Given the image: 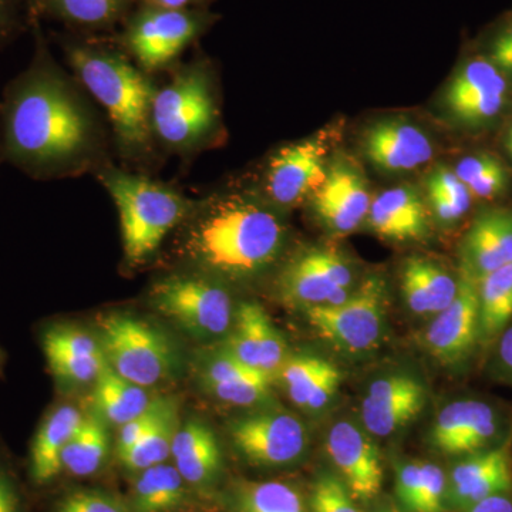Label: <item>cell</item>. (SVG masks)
<instances>
[{
  "label": "cell",
  "instance_id": "obj_1",
  "mask_svg": "<svg viewBox=\"0 0 512 512\" xmlns=\"http://www.w3.org/2000/svg\"><path fill=\"white\" fill-rule=\"evenodd\" d=\"M35 49L0 99V158L37 181L99 173L114 148L106 117L67 72L33 20Z\"/></svg>",
  "mask_w": 512,
  "mask_h": 512
},
{
  "label": "cell",
  "instance_id": "obj_2",
  "mask_svg": "<svg viewBox=\"0 0 512 512\" xmlns=\"http://www.w3.org/2000/svg\"><path fill=\"white\" fill-rule=\"evenodd\" d=\"M70 72L103 109L114 148L128 163L146 165L157 158L151 107L157 84L119 43L86 33L57 36Z\"/></svg>",
  "mask_w": 512,
  "mask_h": 512
},
{
  "label": "cell",
  "instance_id": "obj_3",
  "mask_svg": "<svg viewBox=\"0 0 512 512\" xmlns=\"http://www.w3.org/2000/svg\"><path fill=\"white\" fill-rule=\"evenodd\" d=\"M183 251L192 264L228 276H249L275 261L284 245L278 215L256 198L232 192L195 201Z\"/></svg>",
  "mask_w": 512,
  "mask_h": 512
},
{
  "label": "cell",
  "instance_id": "obj_4",
  "mask_svg": "<svg viewBox=\"0 0 512 512\" xmlns=\"http://www.w3.org/2000/svg\"><path fill=\"white\" fill-rule=\"evenodd\" d=\"M211 64L195 59L178 64L158 87L151 107V130L158 150L192 157L210 146L221 128L220 104Z\"/></svg>",
  "mask_w": 512,
  "mask_h": 512
},
{
  "label": "cell",
  "instance_id": "obj_5",
  "mask_svg": "<svg viewBox=\"0 0 512 512\" xmlns=\"http://www.w3.org/2000/svg\"><path fill=\"white\" fill-rule=\"evenodd\" d=\"M96 177L119 211L124 256L130 265L146 262L167 235L187 220L195 205L170 185L114 164L104 167Z\"/></svg>",
  "mask_w": 512,
  "mask_h": 512
},
{
  "label": "cell",
  "instance_id": "obj_6",
  "mask_svg": "<svg viewBox=\"0 0 512 512\" xmlns=\"http://www.w3.org/2000/svg\"><path fill=\"white\" fill-rule=\"evenodd\" d=\"M217 16L208 9H164L138 3L121 25L117 43L150 76L177 66Z\"/></svg>",
  "mask_w": 512,
  "mask_h": 512
},
{
  "label": "cell",
  "instance_id": "obj_7",
  "mask_svg": "<svg viewBox=\"0 0 512 512\" xmlns=\"http://www.w3.org/2000/svg\"><path fill=\"white\" fill-rule=\"evenodd\" d=\"M99 329L107 365L128 382L147 389L173 372L170 340L150 323L127 313H109L99 319Z\"/></svg>",
  "mask_w": 512,
  "mask_h": 512
},
{
  "label": "cell",
  "instance_id": "obj_8",
  "mask_svg": "<svg viewBox=\"0 0 512 512\" xmlns=\"http://www.w3.org/2000/svg\"><path fill=\"white\" fill-rule=\"evenodd\" d=\"M148 296L156 311L195 338L224 335L234 319L231 295L208 276H165L151 286Z\"/></svg>",
  "mask_w": 512,
  "mask_h": 512
},
{
  "label": "cell",
  "instance_id": "obj_9",
  "mask_svg": "<svg viewBox=\"0 0 512 512\" xmlns=\"http://www.w3.org/2000/svg\"><path fill=\"white\" fill-rule=\"evenodd\" d=\"M386 299V282L372 276L343 302L305 308L306 318L320 338L335 348L352 355L365 353L382 338Z\"/></svg>",
  "mask_w": 512,
  "mask_h": 512
},
{
  "label": "cell",
  "instance_id": "obj_10",
  "mask_svg": "<svg viewBox=\"0 0 512 512\" xmlns=\"http://www.w3.org/2000/svg\"><path fill=\"white\" fill-rule=\"evenodd\" d=\"M352 279V268L343 255L316 248L293 258L281 272L278 285L285 301L311 308L345 301Z\"/></svg>",
  "mask_w": 512,
  "mask_h": 512
},
{
  "label": "cell",
  "instance_id": "obj_11",
  "mask_svg": "<svg viewBox=\"0 0 512 512\" xmlns=\"http://www.w3.org/2000/svg\"><path fill=\"white\" fill-rule=\"evenodd\" d=\"M229 434L239 453L258 466L295 463L308 446V433L302 421L288 413L239 417L229 426Z\"/></svg>",
  "mask_w": 512,
  "mask_h": 512
},
{
  "label": "cell",
  "instance_id": "obj_12",
  "mask_svg": "<svg viewBox=\"0 0 512 512\" xmlns=\"http://www.w3.org/2000/svg\"><path fill=\"white\" fill-rule=\"evenodd\" d=\"M328 147L325 137H313L275 151L264 174L268 200L292 207L318 190L328 175Z\"/></svg>",
  "mask_w": 512,
  "mask_h": 512
},
{
  "label": "cell",
  "instance_id": "obj_13",
  "mask_svg": "<svg viewBox=\"0 0 512 512\" xmlns=\"http://www.w3.org/2000/svg\"><path fill=\"white\" fill-rule=\"evenodd\" d=\"M480 333V303L476 278L461 269L454 301L426 330V346L431 355L444 365H457L473 353Z\"/></svg>",
  "mask_w": 512,
  "mask_h": 512
},
{
  "label": "cell",
  "instance_id": "obj_14",
  "mask_svg": "<svg viewBox=\"0 0 512 512\" xmlns=\"http://www.w3.org/2000/svg\"><path fill=\"white\" fill-rule=\"evenodd\" d=\"M454 119L468 126L488 123L500 116L508 103V83L491 60H468L448 84L444 96Z\"/></svg>",
  "mask_w": 512,
  "mask_h": 512
},
{
  "label": "cell",
  "instance_id": "obj_15",
  "mask_svg": "<svg viewBox=\"0 0 512 512\" xmlns=\"http://www.w3.org/2000/svg\"><path fill=\"white\" fill-rule=\"evenodd\" d=\"M325 447L355 500L369 501L379 495L383 485L382 460L365 430L352 421L340 420L330 427Z\"/></svg>",
  "mask_w": 512,
  "mask_h": 512
},
{
  "label": "cell",
  "instance_id": "obj_16",
  "mask_svg": "<svg viewBox=\"0 0 512 512\" xmlns=\"http://www.w3.org/2000/svg\"><path fill=\"white\" fill-rule=\"evenodd\" d=\"M312 198L315 214L335 234L355 231L366 220L372 205L366 178L346 160L330 165L325 183L313 192Z\"/></svg>",
  "mask_w": 512,
  "mask_h": 512
},
{
  "label": "cell",
  "instance_id": "obj_17",
  "mask_svg": "<svg viewBox=\"0 0 512 512\" xmlns=\"http://www.w3.org/2000/svg\"><path fill=\"white\" fill-rule=\"evenodd\" d=\"M426 387L410 375H392L370 384L360 406V417L372 436H392L426 406Z\"/></svg>",
  "mask_w": 512,
  "mask_h": 512
},
{
  "label": "cell",
  "instance_id": "obj_18",
  "mask_svg": "<svg viewBox=\"0 0 512 512\" xmlns=\"http://www.w3.org/2000/svg\"><path fill=\"white\" fill-rule=\"evenodd\" d=\"M500 430V419L490 404L458 400L437 414L430 431L433 447L450 456L485 450Z\"/></svg>",
  "mask_w": 512,
  "mask_h": 512
},
{
  "label": "cell",
  "instance_id": "obj_19",
  "mask_svg": "<svg viewBox=\"0 0 512 512\" xmlns=\"http://www.w3.org/2000/svg\"><path fill=\"white\" fill-rule=\"evenodd\" d=\"M40 342L50 372L60 383H96L107 367L100 340L74 326H50L43 330Z\"/></svg>",
  "mask_w": 512,
  "mask_h": 512
},
{
  "label": "cell",
  "instance_id": "obj_20",
  "mask_svg": "<svg viewBox=\"0 0 512 512\" xmlns=\"http://www.w3.org/2000/svg\"><path fill=\"white\" fill-rule=\"evenodd\" d=\"M234 318V329L225 350L268 376L279 373L288 359V349L265 309L258 303L244 302Z\"/></svg>",
  "mask_w": 512,
  "mask_h": 512
},
{
  "label": "cell",
  "instance_id": "obj_21",
  "mask_svg": "<svg viewBox=\"0 0 512 512\" xmlns=\"http://www.w3.org/2000/svg\"><path fill=\"white\" fill-rule=\"evenodd\" d=\"M362 147L370 163L389 173L413 171L433 157V144L427 134L399 119L379 121L367 128Z\"/></svg>",
  "mask_w": 512,
  "mask_h": 512
},
{
  "label": "cell",
  "instance_id": "obj_22",
  "mask_svg": "<svg viewBox=\"0 0 512 512\" xmlns=\"http://www.w3.org/2000/svg\"><path fill=\"white\" fill-rule=\"evenodd\" d=\"M512 264V211L481 214L463 242V268L478 279Z\"/></svg>",
  "mask_w": 512,
  "mask_h": 512
},
{
  "label": "cell",
  "instance_id": "obj_23",
  "mask_svg": "<svg viewBox=\"0 0 512 512\" xmlns=\"http://www.w3.org/2000/svg\"><path fill=\"white\" fill-rule=\"evenodd\" d=\"M84 416L72 404L53 407L37 427L29 454L33 483L49 484L63 471L62 456Z\"/></svg>",
  "mask_w": 512,
  "mask_h": 512
},
{
  "label": "cell",
  "instance_id": "obj_24",
  "mask_svg": "<svg viewBox=\"0 0 512 512\" xmlns=\"http://www.w3.org/2000/svg\"><path fill=\"white\" fill-rule=\"evenodd\" d=\"M370 228L392 241H420L429 231V218L419 192L409 185L383 191L370 205Z\"/></svg>",
  "mask_w": 512,
  "mask_h": 512
},
{
  "label": "cell",
  "instance_id": "obj_25",
  "mask_svg": "<svg viewBox=\"0 0 512 512\" xmlns=\"http://www.w3.org/2000/svg\"><path fill=\"white\" fill-rule=\"evenodd\" d=\"M402 292L410 311L436 316L456 298L458 279L437 262L413 256L403 266Z\"/></svg>",
  "mask_w": 512,
  "mask_h": 512
},
{
  "label": "cell",
  "instance_id": "obj_26",
  "mask_svg": "<svg viewBox=\"0 0 512 512\" xmlns=\"http://www.w3.org/2000/svg\"><path fill=\"white\" fill-rule=\"evenodd\" d=\"M171 457L185 483L207 485L221 471L222 454L214 431L200 420H188L175 434Z\"/></svg>",
  "mask_w": 512,
  "mask_h": 512
},
{
  "label": "cell",
  "instance_id": "obj_27",
  "mask_svg": "<svg viewBox=\"0 0 512 512\" xmlns=\"http://www.w3.org/2000/svg\"><path fill=\"white\" fill-rule=\"evenodd\" d=\"M138 0H42L40 18L63 23L70 32L97 35L123 25Z\"/></svg>",
  "mask_w": 512,
  "mask_h": 512
},
{
  "label": "cell",
  "instance_id": "obj_28",
  "mask_svg": "<svg viewBox=\"0 0 512 512\" xmlns=\"http://www.w3.org/2000/svg\"><path fill=\"white\" fill-rule=\"evenodd\" d=\"M93 400L97 417L119 427L146 412L153 402L144 387L128 382L109 365L94 383Z\"/></svg>",
  "mask_w": 512,
  "mask_h": 512
},
{
  "label": "cell",
  "instance_id": "obj_29",
  "mask_svg": "<svg viewBox=\"0 0 512 512\" xmlns=\"http://www.w3.org/2000/svg\"><path fill=\"white\" fill-rule=\"evenodd\" d=\"M187 497L185 481L175 466L158 464L140 473L128 501L133 512H168Z\"/></svg>",
  "mask_w": 512,
  "mask_h": 512
},
{
  "label": "cell",
  "instance_id": "obj_30",
  "mask_svg": "<svg viewBox=\"0 0 512 512\" xmlns=\"http://www.w3.org/2000/svg\"><path fill=\"white\" fill-rule=\"evenodd\" d=\"M110 450L106 423L96 416H84L62 456L63 471L77 477L92 476L103 467Z\"/></svg>",
  "mask_w": 512,
  "mask_h": 512
},
{
  "label": "cell",
  "instance_id": "obj_31",
  "mask_svg": "<svg viewBox=\"0 0 512 512\" xmlns=\"http://www.w3.org/2000/svg\"><path fill=\"white\" fill-rule=\"evenodd\" d=\"M477 286L481 338L494 339L512 320V264L478 279Z\"/></svg>",
  "mask_w": 512,
  "mask_h": 512
},
{
  "label": "cell",
  "instance_id": "obj_32",
  "mask_svg": "<svg viewBox=\"0 0 512 512\" xmlns=\"http://www.w3.org/2000/svg\"><path fill=\"white\" fill-rule=\"evenodd\" d=\"M178 429H180V419H178L177 406H174L153 430L148 431L146 436L138 441L136 446L119 456L121 464L127 470L141 473L147 468L165 463L173 451Z\"/></svg>",
  "mask_w": 512,
  "mask_h": 512
},
{
  "label": "cell",
  "instance_id": "obj_33",
  "mask_svg": "<svg viewBox=\"0 0 512 512\" xmlns=\"http://www.w3.org/2000/svg\"><path fill=\"white\" fill-rule=\"evenodd\" d=\"M234 501L235 512H306L299 491L279 481L242 484Z\"/></svg>",
  "mask_w": 512,
  "mask_h": 512
},
{
  "label": "cell",
  "instance_id": "obj_34",
  "mask_svg": "<svg viewBox=\"0 0 512 512\" xmlns=\"http://www.w3.org/2000/svg\"><path fill=\"white\" fill-rule=\"evenodd\" d=\"M335 365L318 356H296L286 359L279 370L289 397L296 406L305 409L309 397Z\"/></svg>",
  "mask_w": 512,
  "mask_h": 512
},
{
  "label": "cell",
  "instance_id": "obj_35",
  "mask_svg": "<svg viewBox=\"0 0 512 512\" xmlns=\"http://www.w3.org/2000/svg\"><path fill=\"white\" fill-rule=\"evenodd\" d=\"M174 406H177V404L170 397L153 399L146 412L141 413L136 419L123 424L120 427L119 437H117V456H121V454L130 450L131 447L136 446L138 441L143 439L148 431L153 430L164 419L165 414L170 412Z\"/></svg>",
  "mask_w": 512,
  "mask_h": 512
},
{
  "label": "cell",
  "instance_id": "obj_36",
  "mask_svg": "<svg viewBox=\"0 0 512 512\" xmlns=\"http://www.w3.org/2000/svg\"><path fill=\"white\" fill-rule=\"evenodd\" d=\"M53 512H133L131 505L103 490H76L64 495Z\"/></svg>",
  "mask_w": 512,
  "mask_h": 512
},
{
  "label": "cell",
  "instance_id": "obj_37",
  "mask_svg": "<svg viewBox=\"0 0 512 512\" xmlns=\"http://www.w3.org/2000/svg\"><path fill=\"white\" fill-rule=\"evenodd\" d=\"M313 512H360L342 478L322 474L312 491Z\"/></svg>",
  "mask_w": 512,
  "mask_h": 512
},
{
  "label": "cell",
  "instance_id": "obj_38",
  "mask_svg": "<svg viewBox=\"0 0 512 512\" xmlns=\"http://www.w3.org/2000/svg\"><path fill=\"white\" fill-rule=\"evenodd\" d=\"M271 379L238 380V382L204 383L208 392L221 402L234 406H254L264 402L269 394Z\"/></svg>",
  "mask_w": 512,
  "mask_h": 512
},
{
  "label": "cell",
  "instance_id": "obj_39",
  "mask_svg": "<svg viewBox=\"0 0 512 512\" xmlns=\"http://www.w3.org/2000/svg\"><path fill=\"white\" fill-rule=\"evenodd\" d=\"M271 376L245 365L244 362L232 356L227 350H222L220 355L211 359L205 367L204 383L238 382V380L264 379Z\"/></svg>",
  "mask_w": 512,
  "mask_h": 512
},
{
  "label": "cell",
  "instance_id": "obj_40",
  "mask_svg": "<svg viewBox=\"0 0 512 512\" xmlns=\"http://www.w3.org/2000/svg\"><path fill=\"white\" fill-rule=\"evenodd\" d=\"M427 192L433 197L446 198L458 205L463 211H470L473 195L466 187V184L457 177L454 171L448 168H437L427 178Z\"/></svg>",
  "mask_w": 512,
  "mask_h": 512
},
{
  "label": "cell",
  "instance_id": "obj_41",
  "mask_svg": "<svg viewBox=\"0 0 512 512\" xmlns=\"http://www.w3.org/2000/svg\"><path fill=\"white\" fill-rule=\"evenodd\" d=\"M447 478L437 464L423 463V485L416 512H446Z\"/></svg>",
  "mask_w": 512,
  "mask_h": 512
},
{
  "label": "cell",
  "instance_id": "obj_42",
  "mask_svg": "<svg viewBox=\"0 0 512 512\" xmlns=\"http://www.w3.org/2000/svg\"><path fill=\"white\" fill-rule=\"evenodd\" d=\"M32 23L29 0H0V45L32 28Z\"/></svg>",
  "mask_w": 512,
  "mask_h": 512
},
{
  "label": "cell",
  "instance_id": "obj_43",
  "mask_svg": "<svg viewBox=\"0 0 512 512\" xmlns=\"http://www.w3.org/2000/svg\"><path fill=\"white\" fill-rule=\"evenodd\" d=\"M423 485V463L410 461L399 467L396 476V495L407 512H416Z\"/></svg>",
  "mask_w": 512,
  "mask_h": 512
},
{
  "label": "cell",
  "instance_id": "obj_44",
  "mask_svg": "<svg viewBox=\"0 0 512 512\" xmlns=\"http://www.w3.org/2000/svg\"><path fill=\"white\" fill-rule=\"evenodd\" d=\"M0 512H23L22 495L9 471L0 464Z\"/></svg>",
  "mask_w": 512,
  "mask_h": 512
},
{
  "label": "cell",
  "instance_id": "obj_45",
  "mask_svg": "<svg viewBox=\"0 0 512 512\" xmlns=\"http://www.w3.org/2000/svg\"><path fill=\"white\" fill-rule=\"evenodd\" d=\"M497 365L501 376L512 383V322L508 323L498 340Z\"/></svg>",
  "mask_w": 512,
  "mask_h": 512
},
{
  "label": "cell",
  "instance_id": "obj_46",
  "mask_svg": "<svg viewBox=\"0 0 512 512\" xmlns=\"http://www.w3.org/2000/svg\"><path fill=\"white\" fill-rule=\"evenodd\" d=\"M466 512H512V500L504 494L493 495L485 498L480 503L471 505Z\"/></svg>",
  "mask_w": 512,
  "mask_h": 512
},
{
  "label": "cell",
  "instance_id": "obj_47",
  "mask_svg": "<svg viewBox=\"0 0 512 512\" xmlns=\"http://www.w3.org/2000/svg\"><path fill=\"white\" fill-rule=\"evenodd\" d=\"M138 3L164 9H207L210 0H138Z\"/></svg>",
  "mask_w": 512,
  "mask_h": 512
},
{
  "label": "cell",
  "instance_id": "obj_48",
  "mask_svg": "<svg viewBox=\"0 0 512 512\" xmlns=\"http://www.w3.org/2000/svg\"><path fill=\"white\" fill-rule=\"evenodd\" d=\"M508 50H512V23L494 40L491 55H498V53L508 52Z\"/></svg>",
  "mask_w": 512,
  "mask_h": 512
},
{
  "label": "cell",
  "instance_id": "obj_49",
  "mask_svg": "<svg viewBox=\"0 0 512 512\" xmlns=\"http://www.w3.org/2000/svg\"><path fill=\"white\" fill-rule=\"evenodd\" d=\"M490 60L503 73L512 74V50L508 52L498 53V55H490Z\"/></svg>",
  "mask_w": 512,
  "mask_h": 512
},
{
  "label": "cell",
  "instance_id": "obj_50",
  "mask_svg": "<svg viewBox=\"0 0 512 512\" xmlns=\"http://www.w3.org/2000/svg\"><path fill=\"white\" fill-rule=\"evenodd\" d=\"M29 3L33 20H40V3H42V0H29Z\"/></svg>",
  "mask_w": 512,
  "mask_h": 512
},
{
  "label": "cell",
  "instance_id": "obj_51",
  "mask_svg": "<svg viewBox=\"0 0 512 512\" xmlns=\"http://www.w3.org/2000/svg\"><path fill=\"white\" fill-rule=\"evenodd\" d=\"M505 146H507L508 153H510L512 158V140H510V138H507V143H505Z\"/></svg>",
  "mask_w": 512,
  "mask_h": 512
},
{
  "label": "cell",
  "instance_id": "obj_52",
  "mask_svg": "<svg viewBox=\"0 0 512 512\" xmlns=\"http://www.w3.org/2000/svg\"><path fill=\"white\" fill-rule=\"evenodd\" d=\"M507 138H510V140H512V127L510 128V131H508Z\"/></svg>",
  "mask_w": 512,
  "mask_h": 512
},
{
  "label": "cell",
  "instance_id": "obj_53",
  "mask_svg": "<svg viewBox=\"0 0 512 512\" xmlns=\"http://www.w3.org/2000/svg\"><path fill=\"white\" fill-rule=\"evenodd\" d=\"M2 362H3V355H2V350H0V367H2Z\"/></svg>",
  "mask_w": 512,
  "mask_h": 512
},
{
  "label": "cell",
  "instance_id": "obj_54",
  "mask_svg": "<svg viewBox=\"0 0 512 512\" xmlns=\"http://www.w3.org/2000/svg\"><path fill=\"white\" fill-rule=\"evenodd\" d=\"M0 161H2V158H0Z\"/></svg>",
  "mask_w": 512,
  "mask_h": 512
}]
</instances>
